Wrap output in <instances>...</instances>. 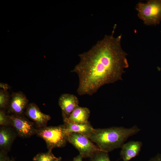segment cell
Returning a JSON list of instances; mask_svg holds the SVG:
<instances>
[{
  "label": "cell",
  "mask_w": 161,
  "mask_h": 161,
  "mask_svg": "<svg viewBox=\"0 0 161 161\" xmlns=\"http://www.w3.org/2000/svg\"><path fill=\"white\" fill-rule=\"evenodd\" d=\"M106 35L87 52L79 54V62L71 71L79 80L77 92L91 96L103 86L122 79L124 69L129 66L127 54L121 44L122 35Z\"/></svg>",
  "instance_id": "6da1fadb"
},
{
  "label": "cell",
  "mask_w": 161,
  "mask_h": 161,
  "mask_svg": "<svg viewBox=\"0 0 161 161\" xmlns=\"http://www.w3.org/2000/svg\"><path fill=\"white\" fill-rule=\"evenodd\" d=\"M8 115L11 126L18 136L23 138H28L36 134L37 128L35 125L24 114Z\"/></svg>",
  "instance_id": "8992f818"
},
{
  "label": "cell",
  "mask_w": 161,
  "mask_h": 161,
  "mask_svg": "<svg viewBox=\"0 0 161 161\" xmlns=\"http://www.w3.org/2000/svg\"><path fill=\"white\" fill-rule=\"evenodd\" d=\"M90 158L91 161H111L108 152L102 151L95 153Z\"/></svg>",
  "instance_id": "2e32d148"
},
{
  "label": "cell",
  "mask_w": 161,
  "mask_h": 161,
  "mask_svg": "<svg viewBox=\"0 0 161 161\" xmlns=\"http://www.w3.org/2000/svg\"><path fill=\"white\" fill-rule=\"evenodd\" d=\"M7 152L0 150V161H8L10 159L7 154Z\"/></svg>",
  "instance_id": "ac0fdd59"
},
{
  "label": "cell",
  "mask_w": 161,
  "mask_h": 161,
  "mask_svg": "<svg viewBox=\"0 0 161 161\" xmlns=\"http://www.w3.org/2000/svg\"><path fill=\"white\" fill-rule=\"evenodd\" d=\"M148 161H161V154H159L151 158Z\"/></svg>",
  "instance_id": "ffe728a7"
},
{
  "label": "cell",
  "mask_w": 161,
  "mask_h": 161,
  "mask_svg": "<svg viewBox=\"0 0 161 161\" xmlns=\"http://www.w3.org/2000/svg\"><path fill=\"white\" fill-rule=\"evenodd\" d=\"M10 98L11 95L8 90L0 89V109L7 111L10 103Z\"/></svg>",
  "instance_id": "5bb4252c"
},
{
  "label": "cell",
  "mask_w": 161,
  "mask_h": 161,
  "mask_svg": "<svg viewBox=\"0 0 161 161\" xmlns=\"http://www.w3.org/2000/svg\"><path fill=\"white\" fill-rule=\"evenodd\" d=\"M0 126H11L7 110L0 109Z\"/></svg>",
  "instance_id": "e0dca14e"
},
{
  "label": "cell",
  "mask_w": 161,
  "mask_h": 161,
  "mask_svg": "<svg viewBox=\"0 0 161 161\" xmlns=\"http://www.w3.org/2000/svg\"><path fill=\"white\" fill-rule=\"evenodd\" d=\"M67 140L78 150L83 157L90 158L95 153L102 151L88 138L78 133H69Z\"/></svg>",
  "instance_id": "5b68a950"
},
{
  "label": "cell",
  "mask_w": 161,
  "mask_h": 161,
  "mask_svg": "<svg viewBox=\"0 0 161 161\" xmlns=\"http://www.w3.org/2000/svg\"><path fill=\"white\" fill-rule=\"evenodd\" d=\"M17 136L16 132L12 126H0V150L9 151Z\"/></svg>",
  "instance_id": "8fae6325"
},
{
  "label": "cell",
  "mask_w": 161,
  "mask_h": 161,
  "mask_svg": "<svg viewBox=\"0 0 161 161\" xmlns=\"http://www.w3.org/2000/svg\"><path fill=\"white\" fill-rule=\"evenodd\" d=\"M64 125L66 132L67 135L71 132H77L87 137L94 129L89 122L80 123H64Z\"/></svg>",
  "instance_id": "4fadbf2b"
},
{
  "label": "cell",
  "mask_w": 161,
  "mask_h": 161,
  "mask_svg": "<svg viewBox=\"0 0 161 161\" xmlns=\"http://www.w3.org/2000/svg\"><path fill=\"white\" fill-rule=\"evenodd\" d=\"M61 157H60L59 159L56 161H61Z\"/></svg>",
  "instance_id": "603a6c76"
},
{
  "label": "cell",
  "mask_w": 161,
  "mask_h": 161,
  "mask_svg": "<svg viewBox=\"0 0 161 161\" xmlns=\"http://www.w3.org/2000/svg\"><path fill=\"white\" fill-rule=\"evenodd\" d=\"M141 130L137 126L125 128L113 127L105 129H95L87 137L95 143L102 151L109 152L121 148L128 138Z\"/></svg>",
  "instance_id": "7a4b0ae2"
},
{
  "label": "cell",
  "mask_w": 161,
  "mask_h": 161,
  "mask_svg": "<svg viewBox=\"0 0 161 161\" xmlns=\"http://www.w3.org/2000/svg\"><path fill=\"white\" fill-rule=\"evenodd\" d=\"M79 103L76 96L68 93H64L61 95L58 99V105L62 113L63 120L67 119L78 106Z\"/></svg>",
  "instance_id": "9c48e42d"
},
{
  "label": "cell",
  "mask_w": 161,
  "mask_h": 161,
  "mask_svg": "<svg viewBox=\"0 0 161 161\" xmlns=\"http://www.w3.org/2000/svg\"><path fill=\"white\" fill-rule=\"evenodd\" d=\"M60 158L57 157L52 153V151H48L46 153H39L33 159V161H56Z\"/></svg>",
  "instance_id": "9a60e30c"
},
{
  "label": "cell",
  "mask_w": 161,
  "mask_h": 161,
  "mask_svg": "<svg viewBox=\"0 0 161 161\" xmlns=\"http://www.w3.org/2000/svg\"><path fill=\"white\" fill-rule=\"evenodd\" d=\"M36 134L45 141L49 151L54 148L64 147L68 141V135L64 124L37 129Z\"/></svg>",
  "instance_id": "3957f363"
},
{
  "label": "cell",
  "mask_w": 161,
  "mask_h": 161,
  "mask_svg": "<svg viewBox=\"0 0 161 161\" xmlns=\"http://www.w3.org/2000/svg\"><path fill=\"white\" fill-rule=\"evenodd\" d=\"M90 111L86 108L77 106L69 117L64 120V123H84L88 122Z\"/></svg>",
  "instance_id": "7c38bea8"
},
{
  "label": "cell",
  "mask_w": 161,
  "mask_h": 161,
  "mask_svg": "<svg viewBox=\"0 0 161 161\" xmlns=\"http://www.w3.org/2000/svg\"><path fill=\"white\" fill-rule=\"evenodd\" d=\"M138 17L146 25H156L161 21V0L139 3L136 7Z\"/></svg>",
  "instance_id": "277c9868"
},
{
  "label": "cell",
  "mask_w": 161,
  "mask_h": 161,
  "mask_svg": "<svg viewBox=\"0 0 161 161\" xmlns=\"http://www.w3.org/2000/svg\"><path fill=\"white\" fill-rule=\"evenodd\" d=\"M24 114L34 123L37 129L46 126L51 119L49 115L43 113L38 105L33 103H29Z\"/></svg>",
  "instance_id": "ba28073f"
},
{
  "label": "cell",
  "mask_w": 161,
  "mask_h": 161,
  "mask_svg": "<svg viewBox=\"0 0 161 161\" xmlns=\"http://www.w3.org/2000/svg\"><path fill=\"white\" fill-rule=\"evenodd\" d=\"M8 161H15V160L13 158H12L11 159H10Z\"/></svg>",
  "instance_id": "7402d4cb"
},
{
  "label": "cell",
  "mask_w": 161,
  "mask_h": 161,
  "mask_svg": "<svg viewBox=\"0 0 161 161\" xmlns=\"http://www.w3.org/2000/svg\"><path fill=\"white\" fill-rule=\"evenodd\" d=\"M0 87L1 89L5 90H8L11 88V87L8 84L3 83H0Z\"/></svg>",
  "instance_id": "d6986e66"
},
{
  "label": "cell",
  "mask_w": 161,
  "mask_h": 161,
  "mask_svg": "<svg viewBox=\"0 0 161 161\" xmlns=\"http://www.w3.org/2000/svg\"><path fill=\"white\" fill-rule=\"evenodd\" d=\"M29 100L22 92H13L7 110L8 114L23 115L29 104Z\"/></svg>",
  "instance_id": "52a82bcc"
},
{
  "label": "cell",
  "mask_w": 161,
  "mask_h": 161,
  "mask_svg": "<svg viewBox=\"0 0 161 161\" xmlns=\"http://www.w3.org/2000/svg\"><path fill=\"white\" fill-rule=\"evenodd\" d=\"M83 158L82 156L80 154H79L73 159V161H82Z\"/></svg>",
  "instance_id": "44dd1931"
},
{
  "label": "cell",
  "mask_w": 161,
  "mask_h": 161,
  "mask_svg": "<svg viewBox=\"0 0 161 161\" xmlns=\"http://www.w3.org/2000/svg\"><path fill=\"white\" fill-rule=\"evenodd\" d=\"M142 146V143L138 141H130L124 143L121 147L120 153L123 161H129L137 156Z\"/></svg>",
  "instance_id": "30bf717a"
}]
</instances>
